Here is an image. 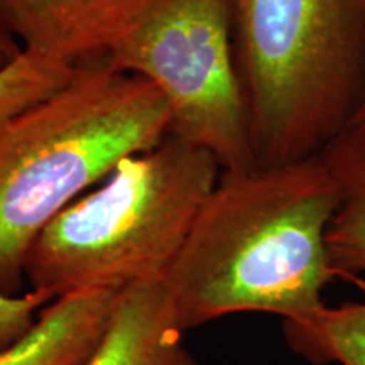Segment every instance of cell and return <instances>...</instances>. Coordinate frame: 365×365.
<instances>
[{"label": "cell", "mask_w": 365, "mask_h": 365, "mask_svg": "<svg viewBox=\"0 0 365 365\" xmlns=\"http://www.w3.org/2000/svg\"><path fill=\"white\" fill-rule=\"evenodd\" d=\"M336 205L319 156L222 171L164 279L181 330L234 313L298 319L325 307L339 276L327 245Z\"/></svg>", "instance_id": "obj_1"}, {"label": "cell", "mask_w": 365, "mask_h": 365, "mask_svg": "<svg viewBox=\"0 0 365 365\" xmlns=\"http://www.w3.org/2000/svg\"><path fill=\"white\" fill-rule=\"evenodd\" d=\"M170 108L107 56L75 68L0 134V291L16 294L43 228L125 158L170 134Z\"/></svg>", "instance_id": "obj_2"}, {"label": "cell", "mask_w": 365, "mask_h": 365, "mask_svg": "<svg viewBox=\"0 0 365 365\" xmlns=\"http://www.w3.org/2000/svg\"><path fill=\"white\" fill-rule=\"evenodd\" d=\"M220 175L208 150L173 134L125 158L43 228L26 257L31 289L58 299L164 281Z\"/></svg>", "instance_id": "obj_3"}, {"label": "cell", "mask_w": 365, "mask_h": 365, "mask_svg": "<svg viewBox=\"0 0 365 365\" xmlns=\"http://www.w3.org/2000/svg\"><path fill=\"white\" fill-rule=\"evenodd\" d=\"M257 166L314 158L365 95V0H228Z\"/></svg>", "instance_id": "obj_4"}, {"label": "cell", "mask_w": 365, "mask_h": 365, "mask_svg": "<svg viewBox=\"0 0 365 365\" xmlns=\"http://www.w3.org/2000/svg\"><path fill=\"white\" fill-rule=\"evenodd\" d=\"M107 58L161 93L170 134L208 150L222 171L257 166L228 0H163Z\"/></svg>", "instance_id": "obj_5"}, {"label": "cell", "mask_w": 365, "mask_h": 365, "mask_svg": "<svg viewBox=\"0 0 365 365\" xmlns=\"http://www.w3.org/2000/svg\"><path fill=\"white\" fill-rule=\"evenodd\" d=\"M163 0H0V22L24 51L78 66L108 56Z\"/></svg>", "instance_id": "obj_6"}, {"label": "cell", "mask_w": 365, "mask_h": 365, "mask_svg": "<svg viewBox=\"0 0 365 365\" xmlns=\"http://www.w3.org/2000/svg\"><path fill=\"white\" fill-rule=\"evenodd\" d=\"M164 281L118 291L102 341L85 365H196Z\"/></svg>", "instance_id": "obj_7"}, {"label": "cell", "mask_w": 365, "mask_h": 365, "mask_svg": "<svg viewBox=\"0 0 365 365\" xmlns=\"http://www.w3.org/2000/svg\"><path fill=\"white\" fill-rule=\"evenodd\" d=\"M117 296L93 289L53 299L34 327L0 352V365H85L102 341Z\"/></svg>", "instance_id": "obj_8"}, {"label": "cell", "mask_w": 365, "mask_h": 365, "mask_svg": "<svg viewBox=\"0 0 365 365\" xmlns=\"http://www.w3.org/2000/svg\"><path fill=\"white\" fill-rule=\"evenodd\" d=\"M339 188L327 245L339 276L365 271V139L345 130L318 154Z\"/></svg>", "instance_id": "obj_9"}, {"label": "cell", "mask_w": 365, "mask_h": 365, "mask_svg": "<svg viewBox=\"0 0 365 365\" xmlns=\"http://www.w3.org/2000/svg\"><path fill=\"white\" fill-rule=\"evenodd\" d=\"M291 352L313 365H365V303L323 307L298 319H282Z\"/></svg>", "instance_id": "obj_10"}, {"label": "cell", "mask_w": 365, "mask_h": 365, "mask_svg": "<svg viewBox=\"0 0 365 365\" xmlns=\"http://www.w3.org/2000/svg\"><path fill=\"white\" fill-rule=\"evenodd\" d=\"M75 68L24 49L0 68V134L21 112L65 85Z\"/></svg>", "instance_id": "obj_11"}, {"label": "cell", "mask_w": 365, "mask_h": 365, "mask_svg": "<svg viewBox=\"0 0 365 365\" xmlns=\"http://www.w3.org/2000/svg\"><path fill=\"white\" fill-rule=\"evenodd\" d=\"M51 301L53 298L48 293L31 287L24 294H7L0 291V352L21 340L38 322L41 309Z\"/></svg>", "instance_id": "obj_12"}, {"label": "cell", "mask_w": 365, "mask_h": 365, "mask_svg": "<svg viewBox=\"0 0 365 365\" xmlns=\"http://www.w3.org/2000/svg\"><path fill=\"white\" fill-rule=\"evenodd\" d=\"M21 51V44L12 38L11 33L0 22V68L6 66L9 61H12Z\"/></svg>", "instance_id": "obj_13"}, {"label": "cell", "mask_w": 365, "mask_h": 365, "mask_svg": "<svg viewBox=\"0 0 365 365\" xmlns=\"http://www.w3.org/2000/svg\"><path fill=\"white\" fill-rule=\"evenodd\" d=\"M346 130L354 132V134H357L365 139V95H364V100H362V103H360L357 113L354 115L350 125L346 127Z\"/></svg>", "instance_id": "obj_14"}]
</instances>
